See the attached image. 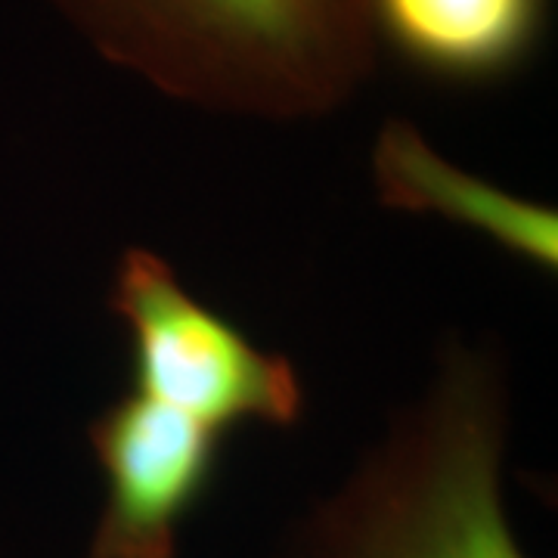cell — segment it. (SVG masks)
<instances>
[{"label":"cell","instance_id":"6da1fadb","mask_svg":"<svg viewBox=\"0 0 558 558\" xmlns=\"http://www.w3.org/2000/svg\"><path fill=\"white\" fill-rule=\"evenodd\" d=\"M102 60L218 116L339 112L376 75L363 0H47Z\"/></svg>","mask_w":558,"mask_h":558},{"label":"cell","instance_id":"7a4b0ae2","mask_svg":"<svg viewBox=\"0 0 558 558\" xmlns=\"http://www.w3.org/2000/svg\"><path fill=\"white\" fill-rule=\"evenodd\" d=\"M509 379L450 341L422 400L304 521L295 558H527L502 502Z\"/></svg>","mask_w":558,"mask_h":558},{"label":"cell","instance_id":"3957f363","mask_svg":"<svg viewBox=\"0 0 558 558\" xmlns=\"http://www.w3.org/2000/svg\"><path fill=\"white\" fill-rule=\"evenodd\" d=\"M109 311L131 341L134 391L230 435L248 422L295 428L307 388L295 363L267 354L233 319L196 299L178 270L149 248H124Z\"/></svg>","mask_w":558,"mask_h":558},{"label":"cell","instance_id":"277c9868","mask_svg":"<svg viewBox=\"0 0 558 558\" xmlns=\"http://www.w3.org/2000/svg\"><path fill=\"white\" fill-rule=\"evenodd\" d=\"M87 438L106 481L87 558H178L183 524L218 481L227 435L131 388Z\"/></svg>","mask_w":558,"mask_h":558},{"label":"cell","instance_id":"5b68a950","mask_svg":"<svg viewBox=\"0 0 558 558\" xmlns=\"http://www.w3.org/2000/svg\"><path fill=\"white\" fill-rule=\"evenodd\" d=\"M363 10L376 47L418 78L490 87L537 60L553 0H363Z\"/></svg>","mask_w":558,"mask_h":558},{"label":"cell","instance_id":"8992f818","mask_svg":"<svg viewBox=\"0 0 558 558\" xmlns=\"http://www.w3.org/2000/svg\"><path fill=\"white\" fill-rule=\"evenodd\" d=\"M373 183L381 205L438 215L475 230L539 274L558 270V215L444 159L413 121L388 119L373 146Z\"/></svg>","mask_w":558,"mask_h":558}]
</instances>
